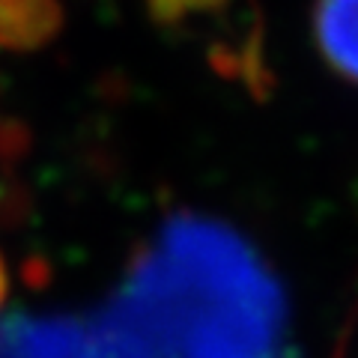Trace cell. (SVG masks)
Wrapping results in <instances>:
<instances>
[{
  "instance_id": "6da1fadb",
  "label": "cell",
  "mask_w": 358,
  "mask_h": 358,
  "mask_svg": "<svg viewBox=\"0 0 358 358\" xmlns=\"http://www.w3.org/2000/svg\"><path fill=\"white\" fill-rule=\"evenodd\" d=\"M313 39L331 69L358 84V0H317Z\"/></svg>"
},
{
  "instance_id": "7a4b0ae2",
  "label": "cell",
  "mask_w": 358,
  "mask_h": 358,
  "mask_svg": "<svg viewBox=\"0 0 358 358\" xmlns=\"http://www.w3.org/2000/svg\"><path fill=\"white\" fill-rule=\"evenodd\" d=\"M63 27L57 0H0V48H45Z\"/></svg>"
},
{
  "instance_id": "3957f363",
  "label": "cell",
  "mask_w": 358,
  "mask_h": 358,
  "mask_svg": "<svg viewBox=\"0 0 358 358\" xmlns=\"http://www.w3.org/2000/svg\"><path fill=\"white\" fill-rule=\"evenodd\" d=\"M218 0H150V13L162 21H173L188 9H200V6H212Z\"/></svg>"
},
{
  "instance_id": "277c9868",
  "label": "cell",
  "mask_w": 358,
  "mask_h": 358,
  "mask_svg": "<svg viewBox=\"0 0 358 358\" xmlns=\"http://www.w3.org/2000/svg\"><path fill=\"white\" fill-rule=\"evenodd\" d=\"M6 293H9V278H6V263H3V257H0V308H3V301H6Z\"/></svg>"
}]
</instances>
